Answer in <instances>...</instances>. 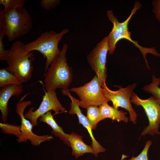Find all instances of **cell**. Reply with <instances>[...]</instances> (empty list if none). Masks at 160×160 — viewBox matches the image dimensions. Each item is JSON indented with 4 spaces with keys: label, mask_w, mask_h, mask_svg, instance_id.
Returning a JSON list of instances; mask_svg holds the SVG:
<instances>
[{
    "label": "cell",
    "mask_w": 160,
    "mask_h": 160,
    "mask_svg": "<svg viewBox=\"0 0 160 160\" xmlns=\"http://www.w3.org/2000/svg\"><path fill=\"white\" fill-rule=\"evenodd\" d=\"M141 4L138 1L135 2L133 9L128 17L124 21L120 22L114 15L112 10L106 12L108 18L113 23V27L111 32L107 36L109 46L108 53L113 54L114 52L117 43L120 40L125 39L132 43L140 51L144 59L147 68L150 69L146 58V55L150 53L153 55L160 57V53L158 52L154 47L146 48L140 46L138 42L133 40L131 37V33L129 31L128 25L132 17L142 7Z\"/></svg>",
    "instance_id": "1"
},
{
    "label": "cell",
    "mask_w": 160,
    "mask_h": 160,
    "mask_svg": "<svg viewBox=\"0 0 160 160\" xmlns=\"http://www.w3.org/2000/svg\"><path fill=\"white\" fill-rule=\"evenodd\" d=\"M32 25L31 15L24 6L7 12L0 8V31L9 41H12L27 34Z\"/></svg>",
    "instance_id": "2"
},
{
    "label": "cell",
    "mask_w": 160,
    "mask_h": 160,
    "mask_svg": "<svg viewBox=\"0 0 160 160\" xmlns=\"http://www.w3.org/2000/svg\"><path fill=\"white\" fill-rule=\"evenodd\" d=\"M68 46L64 44L59 55L51 63L45 73L44 86L46 91L62 88L64 95L73 80V71L68 65L66 53Z\"/></svg>",
    "instance_id": "3"
},
{
    "label": "cell",
    "mask_w": 160,
    "mask_h": 160,
    "mask_svg": "<svg viewBox=\"0 0 160 160\" xmlns=\"http://www.w3.org/2000/svg\"><path fill=\"white\" fill-rule=\"evenodd\" d=\"M27 95L22 98L16 105V111L21 119L20 126L0 123V127L4 133L12 134L16 136L18 142H26L29 140L33 146H38L42 143L52 140L53 137L49 135H39L33 132V125L24 114L25 108L31 104V101H23Z\"/></svg>",
    "instance_id": "4"
},
{
    "label": "cell",
    "mask_w": 160,
    "mask_h": 160,
    "mask_svg": "<svg viewBox=\"0 0 160 160\" xmlns=\"http://www.w3.org/2000/svg\"><path fill=\"white\" fill-rule=\"evenodd\" d=\"M25 44L20 41H14L9 50L6 60V69L10 72L27 82L31 78L33 71L32 61L34 60V52L25 53Z\"/></svg>",
    "instance_id": "5"
},
{
    "label": "cell",
    "mask_w": 160,
    "mask_h": 160,
    "mask_svg": "<svg viewBox=\"0 0 160 160\" xmlns=\"http://www.w3.org/2000/svg\"><path fill=\"white\" fill-rule=\"evenodd\" d=\"M69 31V29L66 28L58 33L52 30L44 32L34 40L25 44L24 50L26 53L36 51L43 55L46 59L45 73L51 63L60 53L58 48L59 42Z\"/></svg>",
    "instance_id": "6"
},
{
    "label": "cell",
    "mask_w": 160,
    "mask_h": 160,
    "mask_svg": "<svg viewBox=\"0 0 160 160\" xmlns=\"http://www.w3.org/2000/svg\"><path fill=\"white\" fill-rule=\"evenodd\" d=\"M69 91L75 92L78 96L80 100L77 99L78 104L84 108L90 105L99 106L110 101L105 96L100 82L96 75L83 86L72 88Z\"/></svg>",
    "instance_id": "7"
},
{
    "label": "cell",
    "mask_w": 160,
    "mask_h": 160,
    "mask_svg": "<svg viewBox=\"0 0 160 160\" xmlns=\"http://www.w3.org/2000/svg\"><path fill=\"white\" fill-rule=\"evenodd\" d=\"M130 102L137 106H141L148 119V125L144 128L141 135L160 134L158 131L160 124V104L155 98L152 96L147 99H142L133 92Z\"/></svg>",
    "instance_id": "8"
},
{
    "label": "cell",
    "mask_w": 160,
    "mask_h": 160,
    "mask_svg": "<svg viewBox=\"0 0 160 160\" xmlns=\"http://www.w3.org/2000/svg\"><path fill=\"white\" fill-rule=\"evenodd\" d=\"M137 86V84L134 83L124 88L120 87L119 89L116 91L109 89L106 83L102 87V90L105 96L112 102L113 107L116 109L121 107L127 111L130 120L134 124L136 123L137 115L132 107L130 98L133 90Z\"/></svg>",
    "instance_id": "9"
},
{
    "label": "cell",
    "mask_w": 160,
    "mask_h": 160,
    "mask_svg": "<svg viewBox=\"0 0 160 160\" xmlns=\"http://www.w3.org/2000/svg\"><path fill=\"white\" fill-rule=\"evenodd\" d=\"M109 51L107 36L97 43L87 56V60L99 79L101 87L105 84L107 77L106 59Z\"/></svg>",
    "instance_id": "10"
},
{
    "label": "cell",
    "mask_w": 160,
    "mask_h": 160,
    "mask_svg": "<svg viewBox=\"0 0 160 160\" xmlns=\"http://www.w3.org/2000/svg\"><path fill=\"white\" fill-rule=\"evenodd\" d=\"M33 107L31 108L25 115L33 126L37 125V120L41 116L49 111L52 110L58 113L65 111L57 97L55 89L47 91L39 108L34 111H33Z\"/></svg>",
    "instance_id": "11"
},
{
    "label": "cell",
    "mask_w": 160,
    "mask_h": 160,
    "mask_svg": "<svg viewBox=\"0 0 160 160\" xmlns=\"http://www.w3.org/2000/svg\"><path fill=\"white\" fill-rule=\"evenodd\" d=\"M66 95L69 97L71 100V103H70L71 108L68 113L72 115L76 114L78 118L79 123L81 124L87 130L92 140L91 145L94 150V155L97 157L98 154L101 152H105L106 149L102 147L95 138L92 133V129L88 120L87 117L82 113L78 104L77 99L72 97L69 92L67 93Z\"/></svg>",
    "instance_id": "12"
},
{
    "label": "cell",
    "mask_w": 160,
    "mask_h": 160,
    "mask_svg": "<svg viewBox=\"0 0 160 160\" xmlns=\"http://www.w3.org/2000/svg\"><path fill=\"white\" fill-rule=\"evenodd\" d=\"M23 91L22 84L8 85L1 88L0 89V110L1 119L6 122L8 114L7 104L10 98L13 96L18 97Z\"/></svg>",
    "instance_id": "13"
},
{
    "label": "cell",
    "mask_w": 160,
    "mask_h": 160,
    "mask_svg": "<svg viewBox=\"0 0 160 160\" xmlns=\"http://www.w3.org/2000/svg\"><path fill=\"white\" fill-rule=\"evenodd\" d=\"M83 136L72 132L68 134V140L72 149V155L76 158L81 156L86 153L94 154V151L92 145L85 144L82 140Z\"/></svg>",
    "instance_id": "14"
},
{
    "label": "cell",
    "mask_w": 160,
    "mask_h": 160,
    "mask_svg": "<svg viewBox=\"0 0 160 160\" xmlns=\"http://www.w3.org/2000/svg\"><path fill=\"white\" fill-rule=\"evenodd\" d=\"M41 122L45 123L52 129V133L56 137H59L65 144L70 147L68 140V134L65 133L62 127L57 124L54 119L51 111H49L41 116L39 118Z\"/></svg>",
    "instance_id": "15"
},
{
    "label": "cell",
    "mask_w": 160,
    "mask_h": 160,
    "mask_svg": "<svg viewBox=\"0 0 160 160\" xmlns=\"http://www.w3.org/2000/svg\"><path fill=\"white\" fill-rule=\"evenodd\" d=\"M99 108L100 114L104 119L109 118L118 122L122 121L126 123L129 121L128 118L126 116L127 113L110 106L108 103L100 106Z\"/></svg>",
    "instance_id": "16"
},
{
    "label": "cell",
    "mask_w": 160,
    "mask_h": 160,
    "mask_svg": "<svg viewBox=\"0 0 160 160\" xmlns=\"http://www.w3.org/2000/svg\"><path fill=\"white\" fill-rule=\"evenodd\" d=\"M23 83L21 79L8 71L6 68L0 69V88L8 85L22 84Z\"/></svg>",
    "instance_id": "17"
},
{
    "label": "cell",
    "mask_w": 160,
    "mask_h": 160,
    "mask_svg": "<svg viewBox=\"0 0 160 160\" xmlns=\"http://www.w3.org/2000/svg\"><path fill=\"white\" fill-rule=\"evenodd\" d=\"M86 109L87 117L89 124L92 129H95L98 123L104 119L100 114L99 107L97 106L90 105Z\"/></svg>",
    "instance_id": "18"
},
{
    "label": "cell",
    "mask_w": 160,
    "mask_h": 160,
    "mask_svg": "<svg viewBox=\"0 0 160 160\" xmlns=\"http://www.w3.org/2000/svg\"><path fill=\"white\" fill-rule=\"evenodd\" d=\"M160 78L153 76L151 83L145 86L142 89L145 92L151 94L160 104Z\"/></svg>",
    "instance_id": "19"
},
{
    "label": "cell",
    "mask_w": 160,
    "mask_h": 160,
    "mask_svg": "<svg viewBox=\"0 0 160 160\" xmlns=\"http://www.w3.org/2000/svg\"><path fill=\"white\" fill-rule=\"evenodd\" d=\"M25 0H0V5L4 7L3 11L7 12L15 8L24 6Z\"/></svg>",
    "instance_id": "20"
},
{
    "label": "cell",
    "mask_w": 160,
    "mask_h": 160,
    "mask_svg": "<svg viewBox=\"0 0 160 160\" xmlns=\"http://www.w3.org/2000/svg\"><path fill=\"white\" fill-rule=\"evenodd\" d=\"M152 143V141L150 140L147 141L144 149L138 156L135 157H132L130 159L127 160H148V152Z\"/></svg>",
    "instance_id": "21"
},
{
    "label": "cell",
    "mask_w": 160,
    "mask_h": 160,
    "mask_svg": "<svg viewBox=\"0 0 160 160\" xmlns=\"http://www.w3.org/2000/svg\"><path fill=\"white\" fill-rule=\"evenodd\" d=\"M59 0H42L40 4L41 7L46 10H50L55 8L59 4Z\"/></svg>",
    "instance_id": "22"
},
{
    "label": "cell",
    "mask_w": 160,
    "mask_h": 160,
    "mask_svg": "<svg viewBox=\"0 0 160 160\" xmlns=\"http://www.w3.org/2000/svg\"><path fill=\"white\" fill-rule=\"evenodd\" d=\"M5 35L0 31V60L6 61L8 55L9 50H5L3 42V39Z\"/></svg>",
    "instance_id": "23"
},
{
    "label": "cell",
    "mask_w": 160,
    "mask_h": 160,
    "mask_svg": "<svg viewBox=\"0 0 160 160\" xmlns=\"http://www.w3.org/2000/svg\"><path fill=\"white\" fill-rule=\"evenodd\" d=\"M153 12L157 20L160 22V0H153L152 1Z\"/></svg>",
    "instance_id": "24"
}]
</instances>
